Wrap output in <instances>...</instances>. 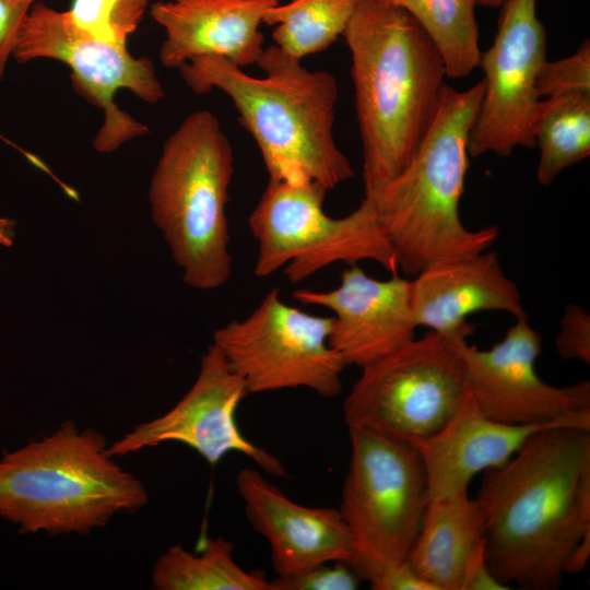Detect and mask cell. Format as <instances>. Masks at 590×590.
Wrapping results in <instances>:
<instances>
[{
  "label": "cell",
  "mask_w": 590,
  "mask_h": 590,
  "mask_svg": "<svg viewBox=\"0 0 590 590\" xmlns=\"http://www.w3.org/2000/svg\"><path fill=\"white\" fill-rule=\"evenodd\" d=\"M236 486L248 520L269 542L278 577L323 563L351 562L352 536L339 508L299 505L250 469L237 474Z\"/></svg>",
  "instance_id": "2e32d148"
},
{
  "label": "cell",
  "mask_w": 590,
  "mask_h": 590,
  "mask_svg": "<svg viewBox=\"0 0 590 590\" xmlns=\"http://www.w3.org/2000/svg\"><path fill=\"white\" fill-rule=\"evenodd\" d=\"M570 92H590V43L585 40L571 56L541 67L535 93L539 98Z\"/></svg>",
  "instance_id": "484cf974"
},
{
  "label": "cell",
  "mask_w": 590,
  "mask_h": 590,
  "mask_svg": "<svg viewBox=\"0 0 590 590\" xmlns=\"http://www.w3.org/2000/svg\"><path fill=\"white\" fill-rule=\"evenodd\" d=\"M484 544L481 507L461 493L428 502L406 560L435 590H461L468 564Z\"/></svg>",
  "instance_id": "ffe728a7"
},
{
  "label": "cell",
  "mask_w": 590,
  "mask_h": 590,
  "mask_svg": "<svg viewBox=\"0 0 590 590\" xmlns=\"http://www.w3.org/2000/svg\"><path fill=\"white\" fill-rule=\"evenodd\" d=\"M328 190L317 182L292 184L269 179L248 217L257 240L253 273L266 278L278 270L299 283L335 262L347 266L364 260L398 273L394 251L367 199L343 217L323 209Z\"/></svg>",
  "instance_id": "52a82bcc"
},
{
  "label": "cell",
  "mask_w": 590,
  "mask_h": 590,
  "mask_svg": "<svg viewBox=\"0 0 590 590\" xmlns=\"http://www.w3.org/2000/svg\"><path fill=\"white\" fill-rule=\"evenodd\" d=\"M361 369L343 403L347 427L411 445L438 432L469 393L452 342L429 330Z\"/></svg>",
  "instance_id": "9c48e42d"
},
{
  "label": "cell",
  "mask_w": 590,
  "mask_h": 590,
  "mask_svg": "<svg viewBox=\"0 0 590 590\" xmlns=\"http://www.w3.org/2000/svg\"><path fill=\"white\" fill-rule=\"evenodd\" d=\"M555 339L557 353L564 359L590 364V316L577 304H567Z\"/></svg>",
  "instance_id": "83f0119b"
},
{
  "label": "cell",
  "mask_w": 590,
  "mask_h": 590,
  "mask_svg": "<svg viewBox=\"0 0 590 590\" xmlns=\"http://www.w3.org/2000/svg\"><path fill=\"white\" fill-rule=\"evenodd\" d=\"M343 37L352 60L364 196H370L414 155L434 119L447 73L430 37L397 5L359 0Z\"/></svg>",
  "instance_id": "7a4b0ae2"
},
{
  "label": "cell",
  "mask_w": 590,
  "mask_h": 590,
  "mask_svg": "<svg viewBox=\"0 0 590 590\" xmlns=\"http://www.w3.org/2000/svg\"><path fill=\"white\" fill-rule=\"evenodd\" d=\"M45 0H0V79L15 46L17 30L35 2Z\"/></svg>",
  "instance_id": "f1b7e54d"
},
{
  "label": "cell",
  "mask_w": 590,
  "mask_h": 590,
  "mask_svg": "<svg viewBox=\"0 0 590 590\" xmlns=\"http://www.w3.org/2000/svg\"><path fill=\"white\" fill-rule=\"evenodd\" d=\"M492 573L485 557V544L470 559L464 573L461 590H508Z\"/></svg>",
  "instance_id": "4dcf8cb0"
},
{
  "label": "cell",
  "mask_w": 590,
  "mask_h": 590,
  "mask_svg": "<svg viewBox=\"0 0 590 590\" xmlns=\"http://www.w3.org/2000/svg\"><path fill=\"white\" fill-rule=\"evenodd\" d=\"M506 0H479V4L483 7L496 8L503 5Z\"/></svg>",
  "instance_id": "836d02e7"
},
{
  "label": "cell",
  "mask_w": 590,
  "mask_h": 590,
  "mask_svg": "<svg viewBox=\"0 0 590 590\" xmlns=\"http://www.w3.org/2000/svg\"><path fill=\"white\" fill-rule=\"evenodd\" d=\"M351 460L339 510L353 543L350 566L368 580L408 559L429 502L415 446L349 428Z\"/></svg>",
  "instance_id": "ba28073f"
},
{
  "label": "cell",
  "mask_w": 590,
  "mask_h": 590,
  "mask_svg": "<svg viewBox=\"0 0 590 590\" xmlns=\"http://www.w3.org/2000/svg\"><path fill=\"white\" fill-rule=\"evenodd\" d=\"M234 544L206 538L199 554L177 544L155 562L152 583L157 590H273L260 571H247L233 557Z\"/></svg>",
  "instance_id": "44dd1931"
},
{
  "label": "cell",
  "mask_w": 590,
  "mask_h": 590,
  "mask_svg": "<svg viewBox=\"0 0 590 590\" xmlns=\"http://www.w3.org/2000/svg\"><path fill=\"white\" fill-rule=\"evenodd\" d=\"M475 498L495 577L527 590L558 589L568 556L590 534V429L535 433L507 463L484 472Z\"/></svg>",
  "instance_id": "6da1fadb"
},
{
  "label": "cell",
  "mask_w": 590,
  "mask_h": 590,
  "mask_svg": "<svg viewBox=\"0 0 590 590\" xmlns=\"http://www.w3.org/2000/svg\"><path fill=\"white\" fill-rule=\"evenodd\" d=\"M280 0H163L150 7L165 31L160 61L179 69L198 56H220L239 68L257 64L263 52L260 25Z\"/></svg>",
  "instance_id": "ac0fdd59"
},
{
  "label": "cell",
  "mask_w": 590,
  "mask_h": 590,
  "mask_svg": "<svg viewBox=\"0 0 590 590\" xmlns=\"http://www.w3.org/2000/svg\"><path fill=\"white\" fill-rule=\"evenodd\" d=\"M248 393L244 380L212 343L201 356L198 377L189 391L164 415L142 423L108 446L121 457L167 441L181 442L215 465L228 452L250 458L263 471L284 476L282 462L248 440L236 423L238 404Z\"/></svg>",
  "instance_id": "5bb4252c"
},
{
  "label": "cell",
  "mask_w": 590,
  "mask_h": 590,
  "mask_svg": "<svg viewBox=\"0 0 590 590\" xmlns=\"http://www.w3.org/2000/svg\"><path fill=\"white\" fill-rule=\"evenodd\" d=\"M14 237V222L0 216V245L11 246Z\"/></svg>",
  "instance_id": "d6a6232c"
},
{
  "label": "cell",
  "mask_w": 590,
  "mask_h": 590,
  "mask_svg": "<svg viewBox=\"0 0 590 590\" xmlns=\"http://www.w3.org/2000/svg\"><path fill=\"white\" fill-rule=\"evenodd\" d=\"M534 139L540 150L538 181L548 186L565 168L590 155V92L540 99Z\"/></svg>",
  "instance_id": "7402d4cb"
},
{
  "label": "cell",
  "mask_w": 590,
  "mask_h": 590,
  "mask_svg": "<svg viewBox=\"0 0 590 590\" xmlns=\"http://www.w3.org/2000/svg\"><path fill=\"white\" fill-rule=\"evenodd\" d=\"M546 61V33L536 0H506L493 45L481 52L484 93L471 129L468 152L509 155L533 148L538 73Z\"/></svg>",
  "instance_id": "4fadbf2b"
},
{
  "label": "cell",
  "mask_w": 590,
  "mask_h": 590,
  "mask_svg": "<svg viewBox=\"0 0 590 590\" xmlns=\"http://www.w3.org/2000/svg\"><path fill=\"white\" fill-rule=\"evenodd\" d=\"M362 578L346 562L319 564L297 575L278 577L273 590H355Z\"/></svg>",
  "instance_id": "4316f807"
},
{
  "label": "cell",
  "mask_w": 590,
  "mask_h": 590,
  "mask_svg": "<svg viewBox=\"0 0 590 590\" xmlns=\"http://www.w3.org/2000/svg\"><path fill=\"white\" fill-rule=\"evenodd\" d=\"M359 0H290L266 13L276 25L273 39L287 55L300 59L328 48L343 32Z\"/></svg>",
  "instance_id": "cb8c5ba5"
},
{
  "label": "cell",
  "mask_w": 590,
  "mask_h": 590,
  "mask_svg": "<svg viewBox=\"0 0 590 590\" xmlns=\"http://www.w3.org/2000/svg\"><path fill=\"white\" fill-rule=\"evenodd\" d=\"M411 294L417 327L450 341L473 333L467 318L475 312L497 310L528 319L517 284L489 249L426 268L411 280Z\"/></svg>",
  "instance_id": "e0dca14e"
},
{
  "label": "cell",
  "mask_w": 590,
  "mask_h": 590,
  "mask_svg": "<svg viewBox=\"0 0 590 590\" xmlns=\"http://www.w3.org/2000/svg\"><path fill=\"white\" fill-rule=\"evenodd\" d=\"M148 500L141 481L109 455L105 437L73 422L0 459V518L20 533L86 534Z\"/></svg>",
  "instance_id": "5b68a950"
},
{
  "label": "cell",
  "mask_w": 590,
  "mask_h": 590,
  "mask_svg": "<svg viewBox=\"0 0 590 590\" xmlns=\"http://www.w3.org/2000/svg\"><path fill=\"white\" fill-rule=\"evenodd\" d=\"M152 0H73L69 13L73 21L94 36L126 45Z\"/></svg>",
  "instance_id": "d4e9b609"
},
{
  "label": "cell",
  "mask_w": 590,
  "mask_h": 590,
  "mask_svg": "<svg viewBox=\"0 0 590 590\" xmlns=\"http://www.w3.org/2000/svg\"><path fill=\"white\" fill-rule=\"evenodd\" d=\"M234 151L217 117L208 109L187 116L165 141L153 172L149 200L185 283L210 291L231 278L227 203Z\"/></svg>",
  "instance_id": "8992f818"
},
{
  "label": "cell",
  "mask_w": 590,
  "mask_h": 590,
  "mask_svg": "<svg viewBox=\"0 0 590 590\" xmlns=\"http://www.w3.org/2000/svg\"><path fill=\"white\" fill-rule=\"evenodd\" d=\"M331 326L332 317L291 306L272 288L249 316L216 329L213 344L248 393L305 387L332 398L346 365L330 345Z\"/></svg>",
  "instance_id": "8fae6325"
},
{
  "label": "cell",
  "mask_w": 590,
  "mask_h": 590,
  "mask_svg": "<svg viewBox=\"0 0 590 590\" xmlns=\"http://www.w3.org/2000/svg\"><path fill=\"white\" fill-rule=\"evenodd\" d=\"M293 298L333 312L329 342L346 366L362 368L415 338L411 280L398 273L377 280L352 264L338 287L300 288Z\"/></svg>",
  "instance_id": "9a60e30c"
},
{
  "label": "cell",
  "mask_w": 590,
  "mask_h": 590,
  "mask_svg": "<svg viewBox=\"0 0 590 590\" xmlns=\"http://www.w3.org/2000/svg\"><path fill=\"white\" fill-rule=\"evenodd\" d=\"M409 12L437 47L448 78L468 76L480 63L479 0H380Z\"/></svg>",
  "instance_id": "603a6c76"
},
{
  "label": "cell",
  "mask_w": 590,
  "mask_h": 590,
  "mask_svg": "<svg viewBox=\"0 0 590 590\" xmlns=\"http://www.w3.org/2000/svg\"><path fill=\"white\" fill-rule=\"evenodd\" d=\"M544 425H511L481 412L470 392L434 435L413 446L421 456L429 500L468 493L472 479L503 467Z\"/></svg>",
  "instance_id": "d6986e66"
},
{
  "label": "cell",
  "mask_w": 590,
  "mask_h": 590,
  "mask_svg": "<svg viewBox=\"0 0 590 590\" xmlns=\"http://www.w3.org/2000/svg\"><path fill=\"white\" fill-rule=\"evenodd\" d=\"M12 57L19 63L54 59L71 69V84L85 101L102 109L104 121L92 145L103 154L149 132L146 125L123 111L114 99L121 88L139 99L155 104L165 92L152 61L133 57L126 45L94 36L80 27L69 11L35 2L23 19Z\"/></svg>",
  "instance_id": "30bf717a"
},
{
  "label": "cell",
  "mask_w": 590,
  "mask_h": 590,
  "mask_svg": "<svg viewBox=\"0 0 590 590\" xmlns=\"http://www.w3.org/2000/svg\"><path fill=\"white\" fill-rule=\"evenodd\" d=\"M257 66L261 78L223 57L198 56L178 70L193 93L217 88L231 98L269 179L317 182L328 191L352 179L353 166L333 137L339 87L332 73L308 70L276 45L263 49Z\"/></svg>",
  "instance_id": "3957f363"
},
{
  "label": "cell",
  "mask_w": 590,
  "mask_h": 590,
  "mask_svg": "<svg viewBox=\"0 0 590 590\" xmlns=\"http://www.w3.org/2000/svg\"><path fill=\"white\" fill-rule=\"evenodd\" d=\"M590 555V534L586 535L573 550L568 556L564 571L565 574H579L581 573L588 562Z\"/></svg>",
  "instance_id": "1f68e13d"
},
{
  "label": "cell",
  "mask_w": 590,
  "mask_h": 590,
  "mask_svg": "<svg viewBox=\"0 0 590 590\" xmlns=\"http://www.w3.org/2000/svg\"><path fill=\"white\" fill-rule=\"evenodd\" d=\"M483 93V80L465 91L445 83L434 119L408 165L364 196L405 275L487 250L499 236L494 225L465 227L459 213L469 137Z\"/></svg>",
  "instance_id": "277c9868"
},
{
  "label": "cell",
  "mask_w": 590,
  "mask_h": 590,
  "mask_svg": "<svg viewBox=\"0 0 590 590\" xmlns=\"http://www.w3.org/2000/svg\"><path fill=\"white\" fill-rule=\"evenodd\" d=\"M465 373L468 389L487 417L511 425L590 429V382L554 386L538 374L542 337L518 319L488 350L467 340L451 341Z\"/></svg>",
  "instance_id": "7c38bea8"
},
{
  "label": "cell",
  "mask_w": 590,
  "mask_h": 590,
  "mask_svg": "<svg viewBox=\"0 0 590 590\" xmlns=\"http://www.w3.org/2000/svg\"><path fill=\"white\" fill-rule=\"evenodd\" d=\"M373 590H435L408 563L386 567L368 579Z\"/></svg>",
  "instance_id": "f546056e"
}]
</instances>
